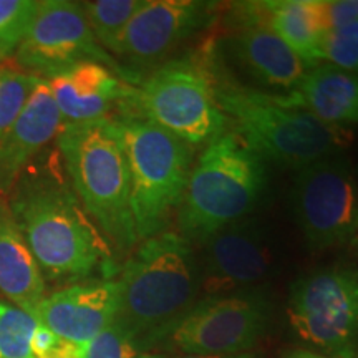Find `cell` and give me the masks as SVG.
<instances>
[{
	"mask_svg": "<svg viewBox=\"0 0 358 358\" xmlns=\"http://www.w3.org/2000/svg\"><path fill=\"white\" fill-rule=\"evenodd\" d=\"M8 206L45 279L82 280L110 268V243L80 204L73 187L48 169L22 173Z\"/></svg>",
	"mask_w": 358,
	"mask_h": 358,
	"instance_id": "6da1fadb",
	"label": "cell"
},
{
	"mask_svg": "<svg viewBox=\"0 0 358 358\" xmlns=\"http://www.w3.org/2000/svg\"><path fill=\"white\" fill-rule=\"evenodd\" d=\"M116 282L120 303L115 320L148 350L166 338L194 306L201 267L189 241L178 232H161L143 241Z\"/></svg>",
	"mask_w": 358,
	"mask_h": 358,
	"instance_id": "7a4b0ae2",
	"label": "cell"
},
{
	"mask_svg": "<svg viewBox=\"0 0 358 358\" xmlns=\"http://www.w3.org/2000/svg\"><path fill=\"white\" fill-rule=\"evenodd\" d=\"M57 145L83 209L118 250L138 243L127 155L115 118L64 124Z\"/></svg>",
	"mask_w": 358,
	"mask_h": 358,
	"instance_id": "3957f363",
	"label": "cell"
},
{
	"mask_svg": "<svg viewBox=\"0 0 358 358\" xmlns=\"http://www.w3.org/2000/svg\"><path fill=\"white\" fill-rule=\"evenodd\" d=\"M266 164L234 129L208 141L192 166L178 213L179 234L203 245L252 213L266 187Z\"/></svg>",
	"mask_w": 358,
	"mask_h": 358,
	"instance_id": "277c9868",
	"label": "cell"
},
{
	"mask_svg": "<svg viewBox=\"0 0 358 358\" xmlns=\"http://www.w3.org/2000/svg\"><path fill=\"white\" fill-rule=\"evenodd\" d=\"M216 101L234 124V131L264 161L295 171L338 155L352 141L347 128L327 124L307 111L289 108L274 95L241 88L216 87Z\"/></svg>",
	"mask_w": 358,
	"mask_h": 358,
	"instance_id": "5b68a950",
	"label": "cell"
},
{
	"mask_svg": "<svg viewBox=\"0 0 358 358\" xmlns=\"http://www.w3.org/2000/svg\"><path fill=\"white\" fill-rule=\"evenodd\" d=\"M127 155L131 213L138 243L158 236L181 206L192 171L194 150L158 124L138 118H115Z\"/></svg>",
	"mask_w": 358,
	"mask_h": 358,
	"instance_id": "8992f818",
	"label": "cell"
},
{
	"mask_svg": "<svg viewBox=\"0 0 358 358\" xmlns=\"http://www.w3.org/2000/svg\"><path fill=\"white\" fill-rule=\"evenodd\" d=\"M134 111L191 146L211 141L227 127L211 70L198 55L168 60L151 71L136 87Z\"/></svg>",
	"mask_w": 358,
	"mask_h": 358,
	"instance_id": "52a82bcc",
	"label": "cell"
},
{
	"mask_svg": "<svg viewBox=\"0 0 358 358\" xmlns=\"http://www.w3.org/2000/svg\"><path fill=\"white\" fill-rule=\"evenodd\" d=\"M289 322L303 342L334 358L358 355V267L332 266L294 282Z\"/></svg>",
	"mask_w": 358,
	"mask_h": 358,
	"instance_id": "ba28073f",
	"label": "cell"
},
{
	"mask_svg": "<svg viewBox=\"0 0 358 358\" xmlns=\"http://www.w3.org/2000/svg\"><path fill=\"white\" fill-rule=\"evenodd\" d=\"M290 206L312 250L358 241V185L345 155L327 156L299 169Z\"/></svg>",
	"mask_w": 358,
	"mask_h": 358,
	"instance_id": "9c48e42d",
	"label": "cell"
},
{
	"mask_svg": "<svg viewBox=\"0 0 358 358\" xmlns=\"http://www.w3.org/2000/svg\"><path fill=\"white\" fill-rule=\"evenodd\" d=\"M272 301L266 290L245 289L194 303L169 330V343L185 355H234L266 334Z\"/></svg>",
	"mask_w": 358,
	"mask_h": 358,
	"instance_id": "30bf717a",
	"label": "cell"
},
{
	"mask_svg": "<svg viewBox=\"0 0 358 358\" xmlns=\"http://www.w3.org/2000/svg\"><path fill=\"white\" fill-rule=\"evenodd\" d=\"M214 8L196 0H145L113 53L124 82L138 87L166 64L179 45L211 24Z\"/></svg>",
	"mask_w": 358,
	"mask_h": 358,
	"instance_id": "8fae6325",
	"label": "cell"
},
{
	"mask_svg": "<svg viewBox=\"0 0 358 358\" xmlns=\"http://www.w3.org/2000/svg\"><path fill=\"white\" fill-rule=\"evenodd\" d=\"M25 73L48 78L80 62H98L123 78L122 69L90 29L80 2L40 0L37 15L15 50Z\"/></svg>",
	"mask_w": 358,
	"mask_h": 358,
	"instance_id": "7c38bea8",
	"label": "cell"
},
{
	"mask_svg": "<svg viewBox=\"0 0 358 358\" xmlns=\"http://www.w3.org/2000/svg\"><path fill=\"white\" fill-rule=\"evenodd\" d=\"M203 245L201 287L213 295L245 290L271 271L268 232L257 217L245 216L222 227Z\"/></svg>",
	"mask_w": 358,
	"mask_h": 358,
	"instance_id": "4fadbf2b",
	"label": "cell"
},
{
	"mask_svg": "<svg viewBox=\"0 0 358 358\" xmlns=\"http://www.w3.org/2000/svg\"><path fill=\"white\" fill-rule=\"evenodd\" d=\"M45 80L64 124L110 118L113 110L133 116L136 87L98 62H80Z\"/></svg>",
	"mask_w": 358,
	"mask_h": 358,
	"instance_id": "5bb4252c",
	"label": "cell"
},
{
	"mask_svg": "<svg viewBox=\"0 0 358 358\" xmlns=\"http://www.w3.org/2000/svg\"><path fill=\"white\" fill-rule=\"evenodd\" d=\"M118 303V282L95 279L48 295L32 317L58 337L85 345L115 320Z\"/></svg>",
	"mask_w": 358,
	"mask_h": 358,
	"instance_id": "9a60e30c",
	"label": "cell"
},
{
	"mask_svg": "<svg viewBox=\"0 0 358 358\" xmlns=\"http://www.w3.org/2000/svg\"><path fill=\"white\" fill-rule=\"evenodd\" d=\"M64 127L47 80L40 78L24 108L0 140V194L12 191L20 174Z\"/></svg>",
	"mask_w": 358,
	"mask_h": 358,
	"instance_id": "2e32d148",
	"label": "cell"
},
{
	"mask_svg": "<svg viewBox=\"0 0 358 358\" xmlns=\"http://www.w3.org/2000/svg\"><path fill=\"white\" fill-rule=\"evenodd\" d=\"M227 50L236 65L254 82L287 93L292 92L310 70L268 27L237 30L227 42Z\"/></svg>",
	"mask_w": 358,
	"mask_h": 358,
	"instance_id": "e0dca14e",
	"label": "cell"
},
{
	"mask_svg": "<svg viewBox=\"0 0 358 358\" xmlns=\"http://www.w3.org/2000/svg\"><path fill=\"white\" fill-rule=\"evenodd\" d=\"M274 96L282 105L307 111L332 127L358 124V75L338 66L319 64L292 92Z\"/></svg>",
	"mask_w": 358,
	"mask_h": 358,
	"instance_id": "ac0fdd59",
	"label": "cell"
},
{
	"mask_svg": "<svg viewBox=\"0 0 358 358\" xmlns=\"http://www.w3.org/2000/svg\"><path fill=\"white\" fill-rule=\"evenodd\" d=\"M0 294L30 315L45 299V277L3 198H0Z\"/></svg>",
	"mask_w": 358,
	"mask_h": 358,
	"instance_id": "d6986e66",
	"label": "cell"
},
{
	"mask_svg": "<svg viewBox=\"0 0 358 358\" xmlns=\"http://www.w3.org/2000/svg\"><path fill=\"white\" fill-rule=\"evenodd\" d=\"M268 27L306 62L319 65L322 40L329 32L325 0H277L271 2Z\"/></svg>",
	"mask_w": 358,
	"mask_h": 358,
	"instance_id": "ffe728a7",
	"label": "cell"
},
{
	"mask_svg": "<svg viewBox=\"0 0 358 358\" xmlns=\"http://www.w3.org/2000/svg\"><path fill=\"white\" fill-rule=\"evenodd\" d=\"M145 0H93L82 2L88 25L98 43L113 57L124 30Z\"/></svg>",
	"mask_w": 358,
	"mask_h": 358,
	"instance_id": "44dd1931",
	"label": "cell"
},
{
	"mask_svg": "<svg viewBox=\"0 0 358 358\" xmlns=\"http://www.w3.org/2000/svg\"><path fill=\"white\" fill-rule=\"evenodd\" d=\"M37 325L30 313L0 301V358H34L32 337Z\"/></svg>",
	"mask_w": 358,
	"mask_h": 358,
	"instance_id": "7402d4cb",
	"label": "cell"
},
{
	"mask_svg": "<svg viewBox=\"0 0 358 358\" xmlns=\"http://www.w3.org/2000/svg\"><path fill=\"white\" fill-rule=\"evenodd\" d=\"M38 7V0H0V60L17 50Z\"/></svg>",
	"mask_w": 358,
	"mask_h": 358,
	"instance_id": "603a6c76",
	"label": "cell"
},
{
	"mask_svg": "<svg viewBox=\"0 0 358 358\" xmlns=\"http://www.w3.org/2000/svg\"><path fill=\"white\" fill-rule=\"evenodd\" d=\"M38 82L40 77L25 71L0 70V140L15 122Z\"/></svg>",
	"mask_w": 358,
	"mask_h": 358,
	"instance_id": "cb8c5ba5",
	"label": "cell"
},
{
	"mask_svg": "<svg viewBox=\"0 0 358 358\" xmlns=\"http://www.w3.org/2000/svg\"><path fill=\"white\" fill-rule=\"evenodd\" d=\"M143 353L140 340L116 320L83 345V358H138Z\"/></svg>",
	"mask_w": 358,
	"mask_h": 358,
	"instance_id": "d4e9b609",
	"label": "cell"
},
{
	"mask_svg": "<svg viewBox=\"0 0 358 358\" xmlns=\"http://www.w3.org/2000/svg\"><path fill=\"white\" fill-rule=\"evenodd\" d=\"M322 60L358 75V20L327 32L320 47Z\"/></svg>",
	"mask_w": 358,
	"mask_h": 358,
	"instance_id": "484cf974",
	"label": "cell"
},
{
	"mask_svg": "<svg viewBox=\"0 0 358 358\" xmlns=\"http://www.w3.org/2000/svg\"><path fill=\"white\" fill-rule=\"evenodd\" d=\"M32 355L34 358H83V345L58 337L38 324L32 337Z\"/></svg>",
	"mask_w": 358,
	"mask_h": 358,
	"instance_id": "4316f807",
	"label": "cell"
},
{
	"mask_svg": "<svg viewBox=\"0 0 358 358\" xmlns=\"http://www.w3.org/2000/svg\"><path fill=\"white\" fill-rule=\"evenodd\" d=\"M358 20V0H330L327 2L329 30L338 29Z\"/></svg>",
	"mask_w": 358,
	"mask_h": 358,
	"instance_id": "83f0119b",
	"label": "cell"
},
{
	"mask_svg": "<svg viewBox=\"0 0 358 358\" xmlns=\"http://www.w3.org/2000/svg\"><path fill=\"white\" fill-rule=\"evenodd\" d=\"M166 358H259L256 353L244 352V353H234V355H176V357H166Z\"/></svg>",
	"mask_w": 358,
	"mask_h": 358,
	"instance_id": "f1b7e54d",
	"label": "cell"
},
{
	"mask_svg": "<svg viewBox=\"0 0 358 358\" xmlns=\"http://www.w3.org/2000/svg\"><path fill=\"white\" fill-rule=\"evenodd\" d=\"M284 358H334V357L324 355V353L308 352V350H290Z\"/></svg>",
	"mask_w": 358,
	"mask_h": 358,
	"instance_id": "f546056e",
	"label": "cell"
},
{
	"mask_svg": "<svg viewBox=\"0 0 358 358\" xmlns=\"http://www.w3.org/2000/svg\"><path fill=\"white\" fill-rule=\"evenodd\" d=\"M138 358H166L164 355H156V353H143V355H140Z\"/></svg>",
	"mask_w": 358,
	"mask_h": 358,
	"instance_id": "4dcf8cb0",
	"label": "cell"
},
{
	"mask_svg": "<svg viewBox=\"0 0 358 358\" xmlns=\"http://www.w3.org/2000/svg\"><path fill=\"white\" fill-rule=\"evenodd\" d=\"M357 244H358V241H357Z\"/></svg>",
	"mask_w": 358,
	"mask_h": 358,
	"instance_id": "1f68e13d",
	"label": "cell"
}]
</instances>
